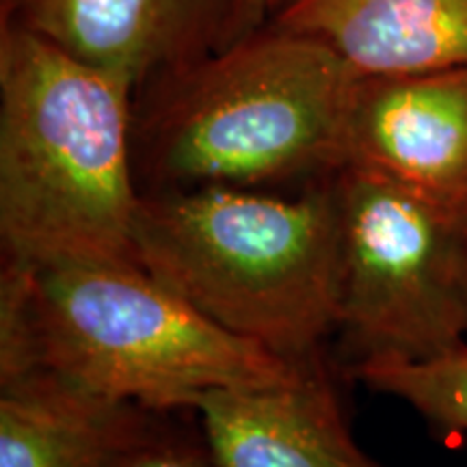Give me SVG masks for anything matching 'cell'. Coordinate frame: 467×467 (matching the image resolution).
Returning a JSON list of instances; mask_svg holds the SVG:
<instances>
[{
    "instance_id": "cell-1",
    "label": "cell",
    "mask_w": 467,
    "mask_h": 467,
    "mask_svg": "<svg viewBox=\"0 0 467 467\" xmlns=\"http://www.w3.org/2000/svg\"><path fill=\"white\" fill-rule=\"evenodd\" d=\"M301 368L213 323L139 262L0 268V377L46 372L104 400L184 411Z\"/></svg>"
},
{
    "instance_id": "cell-2",
    "label": "cell",
    "mask_w": 467,
    "mask_h": 467,
    "mask_svg": "<svg viewBox=\"0 0 467 467\" xmlns=\"http://www.w3.org/2000/svg\"><path fill=\"white\" fill-rule=\"evenodd\" d=\"M134 87L25 28L0 37L3 268L134 260Z\"/></svg>"
},
{
    "instance_id": "cell-3",
    "label": "cell",
    "mask_w": 467,
    "mask_h": 467,
    "mask_svg": "<svg viewBox=\"0 0 467 467\" xmlns=\"http://www.w3.org/2000/svg\"><path fill=\"white\" fill-rule=\"evenodd\" d=\"M355 78L325 42L284 26L156 76L132 113L139 191L334 173Z\"/></svg>"
},
{
    "instance_id": "cell-4",
    "label": "cell",
    "mask_w": 467,
    "mask_h": 467,
    "mask_svg": "<svg viewBox=\"0 0 467 467\" xmlns=\"http://www.w3.org/2000/svg\"><path fill=\"white\" fill-rule=\"evenodd\" d=\"M132 254L230 334L295 366L336 334L340 221L331 173L296 197L238 186L141 192Z\"/></svg>"
},
{
    "instance_id": "cell-5",
    "label": "cell",
    "mask_w": 467,
    "mask_h": 467,
    "mask_svg": "<svg viewBox=\"0 0 467 467\" xmlns=\"http://www.w3.org/2000/svg\"><path fill=\"white\" fill-rule=\"evenodd\" d=\"M340 221L336 337L344 370L467 344V221L394 180L331 173Z\"/></svg>"
},
{
    "instance_id": "cell-6",
    "label": "cell",
    "mask_w": 467,
    "mask_h": 467,
    "mask_svg": "<svg viewBox=\"0 0 467 467\" xmlns=\"http://www.w3.org/2000/svg\"><path fill=\"white\" fill-rule=\"evenodd\" d=\"M394 180L467 221V66L355 78L342 167Z\"/></svg>"
},
{
    "instance_id": "cell-7",
    "label": "cell",
    "mask_w": 467,
    "mask_h": 467,
    "mask_svg": "<svg viewBox=\"0 0 467 467\" xmlns=\"http://www.w3.org/2000/svg\"><path fill=\"white\" fill-rule=\"evenodd\" d=\"M258 3L265 0H5L3 22L141 89L234 44L230 33Z\"/></svg>"
},
{
    "instance_id": "cell-8",
    "label": "cell",
    "mask_w": 467,
    "mask_h": 467,
    "mask_svg": "<svg viewBox=\"0 0 467 467\" xmlns=\"http://www.w3.org/2000/svg\"><path fill=\"white\" fill-rule=\"evenodd\" d=\"M214 467H381L350 435L325 359L292 381L197 399Z\"/></svg>"
},
{
    "instance_id": "cell-9",
    "label": "cell",
    "mask_w": 467,
    "mask_h": 467,
    "mask_svg": "<svg viewBox=\"0 0 467 467\" xmlns=\"http://www.w3.org/2000/svg\"><path fill=\"white\" fill-rule=\"evenodd\" d=\"M277 26L318 37L359 78L467 66V0H292Z\"/></svg>"
},
{
    "instance_id": "cell-10",
    "label": "cell",
    "mask_w": 467,
    "mask_h": 467,
    "mask_svg": "<svg viewBox=\"0 0 467 467\" xmlns=\"http://www.w3.org/2000/svg\"><path fill=\"white\" fill-rule=\"evenodd\" d=\"M141 409L46 372L0 377V467H104Z\"/></svg>"
},
{
    "instance_id": "cell-11",
    "label": "cell",
    "mask_w": 467,
    "mask_h": 467,
    "mask_svg": "<svg viewBox=\"0 0 467 467\" xmlns=\"http://www.w3.org/2000/svg\"><path fill=\"white\" fill-rule=\"evenodd\" d=\"M347 375L405 402L437 435H467V344L422 361H368Z\"/></svg>"
},
{
    "instance_id": "cell-12",
    "label": "cell",
    "mask_w": 467,
    "mask_h": 467,
    "mask_svg": "<svg viewBox=\"0 0 467 467\" xmlns=\"http://www.w3.org/2000/svg\"><path fill=\"white\" fill-rule=\"evenodd\" d=\"M173 413L143 407L104 467H214L202 431L178 422Z\"/></svg>"
},
{
    "instance_id": "cell-13",
    "label": "cell",
    "mask_w": 467,
    "mask_h": 467,
    "mask_svg": "<svg viewBox=\"0 0 467 467\" xmlns=\"http://www.w3.org/2000/svg\"><path fill=\"white\" fill-rule=\"evenodd\" d=\"M292 3V0H265V5H271V7H285V5Z\"/></svg>"
}]
</instances>
